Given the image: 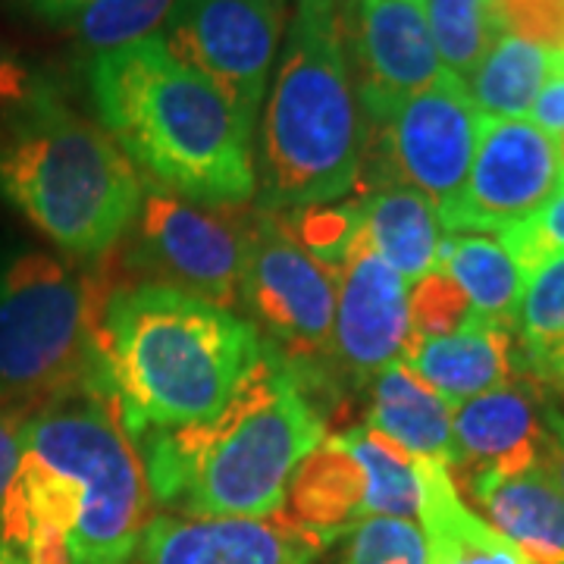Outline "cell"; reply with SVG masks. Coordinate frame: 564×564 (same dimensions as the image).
<instances>
[{"label":"cell","mask_w":564,"mask_h":564,"mask_svg":"<svg viewBox=\"0 0 564 564\" xmlns=\"http://www.w3.org/2000/svg\"><path fill=\"white\" fill-rule=\"evenodd\" d=\"M176 0H95L63 29L91 57L158 35Z\"/></svg>","instance_id":"28"},{"label":"cell","mask_w":564,"mask_h":564,"mask_svg":"<svg viewBox=\"0 0 564 564\" xmlns=\"http://www.w3.org/2000/svg\"><path fill=\"white\" fill-rule=\"evenodd\" d=\"M104 299L95 280L39 248L0 258V404L88 383Z\"/></svg>","instance_id":"7"},{"label":"cell","mask_w":564,"mask_h":564,"mask_svg":"<svg viewBox=\"0 0 564 564\" xmlns=\"http://www.w3.org/2000/svg\"><path fill=\"white\" fill-rule=\"evenodd\" d=\"M514 326L474 321L436 339H411L402 364L411 367L448 404H464L492 389L514 383L524 370Z\"/></svg>","instance_id":"17"},{"label":"cell","mask_w":564,"mask_h":564,"mask_svg":"<svg viewBox=\"0 0 564 564\" xmlns=\"http://www.w3.org/2000/svg\"><path fill=\"white\" fill-rule=\"evenodd\" d=\"M345 44L358 101L373 126L445 73L417 0H345Z\"/></svg>","instance_id":"13"},{"label":"cell","mask_w":564,"mask_h":564,"mask_svg":"<svg viewBox=\"0 0 564 564\" xmlns=\"http://www.w3.org/2000/svg\"><path fill=\"white\" fill-rule=\"evenodd\" d=\"M480 110L464 82L443 73L423 91L404 98L377 129L383 166L395 185H408L445 210L462 195L480 139Z\"/></svg>","instance_id":"11"},{"label":"cell","mask_w":564,"mask_h":564,"mask_svg":"<svg viewBox=\"0 0 564 564\" xmlns=\"http://www.w3.org/2000/svg\"><path fill=\"white\" fill-rule=\"evenodd\" d=\"M455 404H448L402 361L386 367L370 383L367 426L399 445L414 462L455 467Z\"/></svg>","instance_id":"20"},{"label":"cell","mask_w":564,"mask_h":564,"mask_svg":"<svg viewBox=\"0 0 564 564\" xmlns=\"http://www.w3.org/2000/svg\"><path fill=\"white\" fill-rule=\"evenodd\" d=\"M85 79L98 122L144 182L207 207L254 195L258 120L180 61L161 32L91 57Z\"/></svg>","instance_id":"3"},{"label":"cell","mask_w":564,"mask_h":564,"mask_svg":"<svg viewBox=\"0 0 564 564\" xmlns=\"http://www.w3.org/2000/svg\"><path fill=\"white\" fill-rule=\"evenodd\" d=\"M549 436H552V443H549V462L545 464L564 492V414L555 408H549Z\"/></svg>","instance_id":"36"},{"label":"cell","mask_w":564,"mask_h":564,"mask_svg":"<svg viewBox=\"0 0 564 564\" xmlns=\"http://www.w3.org/2000/svg\"><path fill=\"white\" fill-rule=\"evenodd\" d=\"M248 226L236 223L226 207L185 202L163 188L144 185L135 242L139 254L166 285L232 307L239 302Z\"/></svg>","instance_id":"12"},{"label":"cell","mask_w":564,"mask_h":564,"mask_svg":"<svg viewBox=\"0 0 564 564\" xmlns=\"http://www.w3.org/2000/svg\"><path fill=\"white\" fill-rule=\"evenodd\" d=\"M562 383H564V380H562Z\"/></svg>","instance_id":"40"},{"label":"cell","mask_w":564,"mask_h":564,"mask_svg":"<svg viewBox=\"0 0 564 564\" xmlns=\"http://www.w3.org/2000/svg\"><path fill=\"white\" fill-rule=\"evenodd\" d=\"M295 524L333 545L348 536L351 527L370 518V489L364 467L339 443V436H326L295 470L285 508Z\"/></svg>","instance_id":"21"},{"label":"cell","mask_w":564,"mask_h":564,"mask_svg":"<svg viewBox=\"0 0 564 564\" xmlns=\"http://www.w3.org/2000/svg\"><path fill=\"white\" fill-rule=\"evenodd\" d=\"M367 120L345 44V0H295L254 141L258 210L339 204L361 180Z\"/></svg>","instance_id":"5"},{"label":"cell","mask_w":564,"mask_h":564,"mask_svg":"<svg viewBox=\"0 0 564 564\" xmlns=\"http://www.w3.org/2000/svg\"><path fill=\"white\" fill-rule=\"evenodd\" d=\"M417 3H421V0H417Z\"/></svg>","instance_id":"39"},{"label":"cell","mask_w":564,"mask_h":564,"mask_svg":"<svg viewBox=\"0 0 564 564\" xmlns=\"http://www.w3.org/2000/svg\"><path fill=\"white\" fill-rule=\"evenodd\" d=\"M336 292L333 355L351 383H373L399 364L414 339L408 317V282L377 254L358 248L343 270Z\"/></svg>","instance_id":"15"},{"label":"cell","mask_w":564,"mask_h":564,"mask_svg":"<svg viewBox=\"0 0 564 564\" xmlns=\"http://www.w3.org/2000/svg\"><path fill=\"white\" fill-rule=\"evenodd\" d=\"M0 564H25V562H22L20 555L13 552V549H7V545L0 543Z\"/></svg>","instance_id":"37"},{"label":"cell","mask_w":564,"mask_h":564,"mask_svg":"<svg viewBox=\"0 0 564 564\" xmlns=\"http://www.w3.org/2000/svg\"><path fill=\"white\" fill-rule=\"evenodd\" d=\"M285 22V0H176L161 35L180 61L258 120Z\"/></svg>","instance_id":"9"},{"label":"cell","mask_w":564,"mask_h":564,"mask_svg":"<svg viewBox=\"0 0 564 564\" xmlns=\"http://www.w3.org/2000/svg\"><path fill=\"white\" fill-rule=\"evenodd\" d=\"M549 408L536 380L492 389L455 408V467L514 474L549 462Z\"/></svg>","instance_id":"16"},{"label":"cell","mask_w":564,"mask_h":564,"mask_svg":"<svg viewBox=\"0 0 564 564\" xmlns=\"http://www.w3.org/2000/svg\"><path fill=\"white\" fill-rule=\"evenodd\" d=\"M25 411L22 408H10L0 404V508L7 499V489L13 484L17 464H20L22 452V426H25Z\"/></svg>","instance_id":"34"},{"label":"cell","mask_w":564,"mask_h":564,"mask_svg":"<svg viewBox=\"0 0 564 564\" xmlns=\"http://www.w3.org/2000/svg\"><path fill=\"white\" fill-rule=\"evenodd\" d=\"M321 536L285 511L267 518H151L139 543V564H314Z\"/></svg>","instance_id":"14"},{"label":"cell","mask_w":564,"mask_h":564,"mask_svg":"<svg viewBox=\"0 0 564 564\" xmlns=\"http://www.w3.org/2000/svg\"><path fill=\"white\" fill-rule=\"evenodd\" d=\"M61 85L0 39V120L61 101Z\"/></svg>","instance_id":"32"},{"label":"cell","mask_w":564,"mask_h":564,"mask_svg":"<svg viewBox=\"0 0 564 564\" xmlns=\"http://www.w3.org/2000/svg\"><path fill=\"white\" fill-rule=\"evenodd\" d=\"M421 470V527L426 536V564H536L524 549L502 536L467 508L440 462H417Z\"/></svg>","instance_id":"22"},{"label":"cell","mask_w":564,"mask_h":564,"mask_svg":"<svg viewBox=\"0 0 564 564\" xmlns=\"http://www.w3.org/2000/svg\"><path fill=\"white\" fill-rule=\"evenodd\" d=\"M408 317L414 339H436L462 329L474 321V307L464 289L445 273L443 267L408 285Z\"/></svg>","instance_id":"29"},{"label":"cell","mask_w":564,"mask_h":564,"mask_svg":"<svg viewBox=\"0 0 564 564\" xmlns=\"http://www.w3.org/2000/svg\"><path fill=\"white\" fill-rule=\"evenodd\" d=\"M440 267L462 285L480 321L514 326L527 273L499 239L484 232H445Z\"/></svg>","instance_id":"23"},{"label":"cell","mask_w":564,"mask_h":564,"mask_svg":"<svg viewBox=\"0 0 564 564\" xmlns=\"http://www.w3.org/2000/svg\"><path fill=\"white\" fill-rule=\"evenodd\" d=\"M0 198L73 261H98L132 229L144 180L61 98L0 120Z\"/></svg>","instance_id":"6"},{"label":"cell","mask_w":564,"mask_h":564,"mask_svg":"<svg viewBox=\"0 0 564 564\" xmlns=\"http://www.w3.org/2000/svg\"><path fill=\"white\" fill-rule=\"evenodd\" d=\"M239 302L248 307L254 329L282 361L314 386L321 361L333 355L336 282L295 239L280 214L258 210L245 236V270Z\"/></svg>","instance_id":"8"},{"label":"cell","mask_w":564,"mask_h":564,"mask_svg":"<svg viewBox=\"0 0 564 564\" xmlns=\"http://www.w3.org/2000/svg\"><path fill=\"white\" fill-rule=\"evenodd\" d=\"M151 505L132 436L113 404L82 386L25 417L0 543L25 564H129Z\"/></svg>","instance_id":"1"},{"label":"cell","mask_w":564,"mask_h":564,"mask_svg":"<svg viewBox=\"0 0 564 564\" xmlns=\"http://www.w3.org/2000/svg\"><path fill=\"white\" fill-rule=\"evenodd\" d=\"M323 440V411L267 345L220 414L139 445L154 505L188 518H267L285 508L299 464Z\"/></svg>","instance_id":"4"},{"label":"cell","mask_w":564,"mask_h":564,"mask_svg":"<svg viewBox=\"0 0 564 564\" xmlns=\"http://www.w3.org/2000/svg\"><path fill=\"white\" fill-rule=\"evenodd\" d=\"M17 3L20 10H25L29 17H35L41 22H51V25H66L73 17H79L82 10L95 0H10Z\"/></svg>","instance_id":"35"},{"label":"cell","mask_w":564,"mask_h":564,"mask_svg":"<svg viewBox=\"0 0 564 564\" xmlns=\"http://www.w3.org/2000/svg\"><path fill=\"white\" fill-rule=\"evenodd\" d=\"M555 57H558L555 47L505 32L489 47L480 66L464 79V88L474 107L480 110V117L524 120L555 66Z\"/></svg>","instance_id":"24"},{"label":"cell","mask_w":564,"mask_h":564,"mask_svg":"<svg viewBox=\"0 0 564 564\" xmlns=\"http://www.w3.org/2000/svg\"><path fill=\"white\" fill-rule=\"evenodd\" d=\"M267 355L254 323L166 282L104 299L88 389L113 404L139 443L210 421Z\"/></svg>","instance_id":"2"},{"label":"cell","mask_w":564,"mask_h":564,"mask_svg":"<svg viewBox=\"0 0 564 564\" xmlns=\"http://www.w3.org/2000/svg\"><path fill=\"white\" fill-rule=\"evenodd\" d=\"M423 13L443 69L462 82L505 35L496 0H423Z\"/></svg>","instance_id":"27"},{"label":"cell","mask_w":564,"mask_h":564,"mask_svg":"<svg viewBox=\"0 0 564 564\" xmlns=\"http://www.w3.org/2000/svg\"><path fill=\"white\" fill-rule=\"evenodd\" d=\"M339 443L364 467L370 489V518H408L421 514V470L411 455L383 440L370 426H351Z\"/></svg>","instance_id":"26"},{"label":"cell","mask_w":564,"mask_h":564,"mask_svg":"<svg viewBox=\"0 0 564 564\" xmlns=\"http://www.w3.org/2000/svg\"><path fill=\"white\" fill-rule=\"evenodd\" d=\"M505 245V251L530 273L540 267L545 258L562 254L564 251V182L562 188L527 220L514 223L496 236Z\"/></svg>","instance_id":"31"},{"label":"cell","mask_w":564,"mask_h":564,"mask_svg":"<svg viewBox=\"0 0 564 564\" xmlns=\"http://www.w3.org/2000/svg\"><path fill=\"white\" fill-rule=\"evenodd\" d=\"M564 182L558 139L530 120H480L462 195L440 210L445 232H502L533 217Z\"/></svg>","instance_id":"10"},{"label":"cell","mask_w":564,"mask_h":564,"mask_svg":"<svg viewBox=\"0 0 564 564\" xmlns=\"http://www.w3.org/2000/svg\"><path fill=\"white\" fill-rule=\"evenodd\" d=\"M343 564H426L423 527L408 518H364L348 533Z\"/></svg>","instance_id":"30"},{"label":"cell","mask_w":564,"mask_h":564,"mask_svg":"<svg viewBox=\"0 0 564 564\" xmlns=\"http://www.w3.org/2000/svg\"><path fill=\"white\" fill-rule=\"evenodd\" d=\"M518 343L524 373L536 383L564 380V251L527 273L518 307Z\"/></svg>","instance_id":"25"},{"label":"cell","mask_w":564,"mask_h":564,"mask_svg":"<svg viewBox=\"0 0 564 564\" xmlns=\"http://www.w3.org/2000/svg\"><path fill=\"white\" fill-rule=\"evenodd\" d=\"M470 499L492 524L536 564H564V492L549 464L514 474H467Z\"/></svg>","instance_id":"18"},{"label":"cell","mask_w":564,"mask_h":564,"mask_svg":"<svg viewBox=\"0 0 564 564\" xmlns=\"http://www.w3.org/2000/svg\"><path fill=\"white\" fill-rule=\"evenodd\" d=\"M530 117H533L530 122H536L549 135H564V51H558L555 66L533 101Z\"/></svg>","instance_id":"33"},{"label":"cell","mask_w":564,"mask_h":564,"mask_svg":"<svg viewBox=\"0 0 564 564\" xmlns=\"http://www.w3.org/2000/svg\"><path fill=\"white\" fill-rule=\"evenodd\" d=\"M443 239L440 210L417 188L389 182L361 198L358 248L377 254L408 285L440 267Z\"/></svg>","instance_id":"19"},{"label":"cell","mask_w":564,"mask_h":564,"mask_svg":"<svg viewBox=\"0 0 564 564\" xmlns=\"http://www.w3.org/2000/svg\"><path fill=\"white\" fill-rule=\"evenodd\" d=\"M558 154H562V170H564V135H558Z\"/></svg>","instance_id":"38"}]
</instances>
